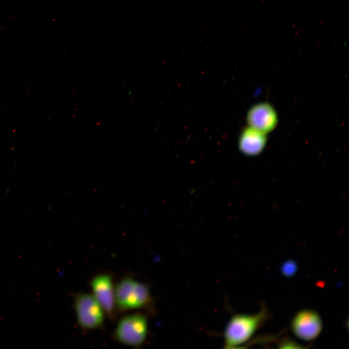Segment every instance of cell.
<instances>
[{
    "label": "cell",
    "mask_w": 349,
    "mask_h": 349,
    "mask_svg": "<svg viewBox=\"0 0 349 349\" xmlns=\"http://www.w3.org/2000/svg\"><path fill=\"white\" fill-rule=\"evenodd\" d=\"M115 298L119 314L141 310L148 315L155 313L154 299L148 285L132 275L122 277L115 285Z\"/></svg>",
    "instance_id": "obj_1"
},
{
    "label": "cell",
    "mask_w": 349,
    "mask_h": 349,
    "mask_svg": "<svg viewBox=\"0 0 349 349\" xmlns=\"http://www.w3.org/2000/svg\"><path fill=\"white\" fill-rule=\"evenodd\" d=\"M269 317L266 308L254 315L236 314L227 323L223 333L224 347L238 348L249 340Z\"/></svg>",
    "instance_id": "obj_2"
},
{
    "label": "cell",
    "mask_w": 349,
    "mask_h": 349,
    "mask_svg": "<svg viewBox=\"0 0 349 349\" xmlns=\"http://www.w3.org/2000/svg\"><path fill=\"white\" fill-rule=\"evenodd\" d=\"M148 315L142 312L124 315L116 324L113 333L114 340L134 348L142 347L147 337Z\"/></svg>",
    "instance_id": "obj_3"
},
{
    "label": "cell",
    "mask_w": 349,
    "mask_h": 349,
    "mask_svg": "<svg viewBox=\"0 0 349 349\" xmlns=\"http://www.w3.org/2000/svg\"><path fill=\"white\" fill-rule=\"evenodd\" d=\"M73 300L77 322L83 332L104 328L106 315L92 294L77 293L74 295Z\"/></svg>",
    "instance_id": "obj_4"
},
{
    "label": "cell",
    "mask_w": 349,
    "mask_h": 349,
    "mask_svg": "<svg viewBox=\"0 0 349 349\" xmlns=\"http://www.w3.org/2000/svg\"><path fill=\"white\" fill-rule=\"evenodd\" d=\"M92 294L102 308L106 316L114 322L118 313L115 298V285L111 274L102 272L94 275L90 280Z\"/></svg>",
    "instance_id": "obj_5"
},
{
    "label": "cell",
    "mask_w": 349,
    "mask_h": 349,
    "mask_svg": "<svg viewBox=\"0 0 349 349\" xmlns=\"http://www.w3.org/2000/svg\"><path fill=\"white\" fill-rule=\"evenodd\" d=\"M322 319L315 311L305 309L299 311L293 318L291 328L299 338L311 341L317 338L322 329Z\"/></svg>",
    "instance_id": "obj_6"
},
{
    "label": "cell",
    "mask_w": 349,
    "mask_h": 349,
    "mask_svg": "<svg viewBox=\"0 0 349 349\" xmlns=\"http://www.w3.org/2000/svg\"><path fill=\"white\" fill-rule=\"evenodd\" d=\"M247 121L250 127L266 134L276 127L277 116L271 106L262 103L254 106L250 110Z\"/></svg>",
    "instance_id": "obj_7"
},
{
    "label": "cell",
    "mask_w": 349,
    "mask_h": 349,
    "mask_svg": "<svg viewBox=\"0 0 349 349\" xmlns=\"http://www.w3.org/2000/svg\"><path fill=\"white\" fill-rule=\"evenodd\" d=\"M267 142L266 133L252 127L245 128L238 142L240 151L244 155L254 156L260 154Z\"/></svg>",
    "instance_id": "obj_8"
},
{
    "label": "cell",
    "mask_w": 349,
    "mask_h": 349,
    "mask_svg": "<svg viewBox=\"0 0 349 349\" xmlns=\"http://www.w3.org/2000/svg\"><path fill=\"white\" fill-rule=\"evenodd\" d=\"M297 269V264L294 260H287L282 264L281 271L283 275L290 277L295 274Z\"/></svg>",
    "instance_id": "obj_9"
},
{
    "label": "cell",
    "mask_w": 349,
    "mask_h": 349,
    "mask_svg": "<svg viewBox=\"0 0 349 349\" xmlns=\"http://www.w3.org/2000/svg\"><path fill=\"white\" fill-rule=\"evenodd\" d=\"M299 345L289 340H285L281 342L279 347L280 348H301Z\"/></svg>",
    "instance_id": "obj_10"
}]
</instances>
